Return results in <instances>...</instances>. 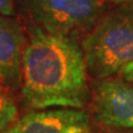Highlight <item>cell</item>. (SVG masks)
<instances>
[{
	"instance_id": "30bf717a",
	"label": "cell",
	"mask_w": 133,
	"mask_h": 133,
	"mask_svg": "<svg viewBox=\"0 0 133 133\" xmlns=\"http://www.w3.org/2000/svg\"><path fill=\"white\" fill-rule=\"evenodd\" d=\"M0 94H6V84L0 74Z\"/></svg>"
},
{
	"instance_id": "9c48e42d",
	"label": "cell",
	"mask_w": 133,
	"mask_h": 133,
	"mask_svg": "<svg viewBox=\"0 0 133 133\" xmlns=\"http://www.w3.org/2000/svg\"><path fill=\"white\" fill-rule=\"evenodd\" d=\"M121 74L124 78V80L133 84V62H131L129 64H127L126 66H123L121 69Z\"/></svg>"
},
{
	"instance_id": "277c9868",
	"label": "cell",
	"mask_w": 133,
	"mask_h": 133,
	"mask_svg": "<svg viewBox=\"0 0 133 133\" xmlns=\"http://www.w3.org/2000/svg\"><path fill=\"white\" fill-rule=\"evenodd\" d=\"M90 117L79 109L31 111L0 133H89Z\"/></svg>"
},
{
	"instance_id": "ba28073f",
	"label": "cell",
	"mask_w": 133,
	"mask_h": 133,
	"mask_svg": "<svg viewBox=\"0 0 133 133\" xmlns=\"http://www.w3.org/2000/svg\"><path fill=\"white\" fill-rule=\"evenodd\" d=\"M15 14V0H0V15L12 16Z\"/></svg>"
},
{
	"instance_id": "3957f363",
	"label": "cell",
	"mask_w": 133,
	"mask_h": 133,
	"mask_svg": "<svg viewBox=\"0 0 133 133\" xmlns=\"http://www.w3.org/2000/svg\"><path fill=\"white\" fill-rule=\"evenodd\" d=\"M22 6L36 27L68 37L92 29L101 14L100 0H22Z\"/></svg>"
},
{
	"instance_id": "52a82bcc",
	"label": "cell",
	"mask_w": 133,
	"mask_h": 133,
	"mask_svg": "<svg viewBox=\"0 0 133 133\" xmlns=\"http://www.w3.org/2000/svg\"><path fill=\"white\" fill-rule=\"evenodd\" d=\"M19 111L14 100L6 94H0V132L10 127L17 119Z\"/></svg>"
},
{
	"instance_id": "7a4b0ae2",
	"label": "cell",
	"mask_w": 133,
	"mask_h": 133,
	"mask_svg": "<svg viewBox=\"0 0 133 133\" xmlns=\"http://www.w3.org/2000/svg\"><path fill=\"white\" fill-rule=\"evenodd\" d=\"M88 73L105 79L133 62V4L100 19L81 43Z\"/></svg>"
},
{
	"instance_id": "8992f818",
	"label": "cell",
	"mask_w": 133,
	"mask_h": 133,
	"mask_svg": "<svg viewBox=\"0 0 133 133\" xmlns=\"http://www.w3.org/2000/svg\"><path fill=\"white\" fill-rule=\"evenodd\" d=\"M26 43L19 22L11 16L0 15V74L6 86L21 83V65Z\"/></svg>"
},
{
	"instance_id": "5b68a950",
	"label": "cell",
	"mask_w": 133,
	"mask_h": 133,
	"mask_svg": "<svg viewBox=\"0 0 133 133\" xmlns=\"http://www.w3.org/2000/svg\"><path fill=\"white\" fill-rule=\"evenodd\" d=\"M95 115L100 123L133 129V84L110 79L100 81L95 92Z\"/></svg>"
},
{
	"instance_id": "8fae6325",
	"label": "cell",
	"mask_w": 133,
	"mask_h": 133,
	"mask_svg": "<svg viewBox=\"0 0 133 133\" xmlns=\"http://www.w3.org/2000/svg\"><path fill=\"white\" fill-rule=\"evenodd\" d=\"M112 3L117 5H123V4H133V0H111Z\"/></svg>"
},
{
	"instance_id": "6da1fadb",
	"label": "cell",
	"mask_w": 133,
	"mask_h": 133,
	"mask_svg": "<svg viewBox=\"0 0 133 133\" xmlns=\"http://www.w3.org/2000/svg\"><path fill=\"white\" fill-rule=\"evenodd\" d=\"M21 94L33 109L84 107L89 97L88 68L73 37L31 27L22 56Z\"/></svg>"
}]
</instances>
